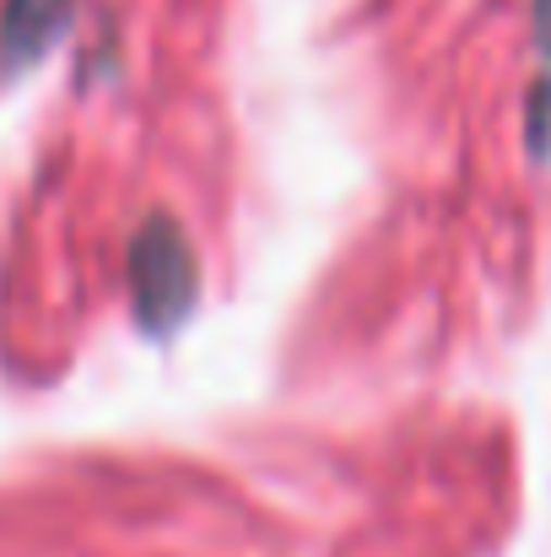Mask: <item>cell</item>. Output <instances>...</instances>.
<instances>
[{
    "label": "cell",
    "instance_id": "obj_1",
    "mask_svg": "<svg viewBox=\"0 0 551 557\" xmlns=\"http://www.w3.org/2000/svg\"><path fill=\"white\" fill-rule=\"evenodd\" d=\"M200 293V265L174 216H147V227L130 244V298L147 331H174L195 309Z\"/></svg>",
    "mask_w": 551,
    "mask_h": 557
},
{
    "label": "cell",
    "instance_id": "obj_2",
    "mask_svg": "<svg viewBox=\"0 0 551 557\" xmlns=\"http://www.w3.org/2000/svg\"><path fill=\"white\" fill-rule=\"evenodd\" d=\"M71 22V0H5L0 11V65L22 71L33 65Z\"/></svg>",
    "mask_w": 551,
    "mask_h": 557
},
{
    "label": "cell",
    "instance_id": "obj_3",
    "mask_svg": "<svg viewBox=\"0 0 551 557\" xmlns=\"http://www.w3.org/2000/svg\"><path fill=\"white\" fill-rule=\"evenodd\" d=\"M541 5V38H547V49H551V0H536Z\"/></svg>",
    "mask_w": 551,
    "mask_h": 557
}]
</instances>
